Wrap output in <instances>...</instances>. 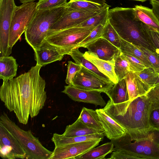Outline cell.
Segmentation results:
<instances>
[{
    "mask_svg": "<svg viewBox=\"0 0 159 159\" xmlns=\"http://www.w3.org/2000/svg\"><path fill=\"white\" fill-rule=\"evenodd\" d=\"M42 67L36 64L27 72L3 81L0 87L1 100L24 125L27 124L30 116L33 118L39 114L47 98L45 81L40 75Z\"/></svg>",
    "mask_w": 159,
    "mask_h": 159,
    "instance_id": "obj_1",
    "label": "cell"
},
{
    "mask_svg": "<svg viewBox=\"0 0 159 159\" xmlns=\"http://www.w3.org/2000/svg\"><path fill=\"white\" fill-rule=\"evenodd\" d=\"M102 109L126 130L132 140L144 139L153 131L149 121L151 105L147 94L116 104L110 99Z\"/></svg>",
    "mask_w": 159,
    "mask_h": 159,
    "instance_id": "obj_2",
    "label": "cell"
},
{
    "mask_svg": "<svg viewBox=\"0 0 159 159\" xmlns=\"http://www.w3.org/2000/svg\"><path fill=\"white\" fill-rule=\"evenodd\" d=\"M108 19L120 38L158 53L146 37L142 22L136 17L134 8L116 7L109 9Z\"/></svg>",
    "mask_w": 159,
    "mask_h": 159,
    "instance_id": "obj_3",
    "label": "cell"
},
{
    "mask_svg": "<svg viewBox=\"0 0 159 159\" xmlns=\"http://www.w3.org/2000/svg\"><path fill=\"white\" fill-rule=\"evenodd\" d=\"M66 4L50 9L37 10L24 32L27 42L34 51L44 42L50 29L66 11Z\"/></svg>",
    "mask_w": 159,
    "mask_h": 159,
    "instance_id": "obj_4",
    "label": "cell"
},
{
    "mask_svg": "<svg viewBox=\"0 0 159 159\" xmlns=\"http://www.w3.org/2000/svg\"><path fill=\"white\" fill-rule=\"evenodd\" d=\"M115 148L126 153L129 159H159V132H151L148 137L139 141L131 140L127 133L115 140H111Z\"/></svg>",
    "mask_w": 159,
    "mask_h": 159,
    "instance_id": "obj_5",
    "label": "cell"
},
{
    "mask_svg": "<svg viewBox=\"0 0 159 159\" xmlns=\"http://www.w3.org/2000/svg\"><path fill=\"white\" fill-rule=\"evenodd\" d=\"M0 123L16 139L25 151L26 159H49L52 152L44 147L38 138L34 136L31 130L21 129L3 112L0 117Z\"/></svg>",
    "mask_w": 159,
    "mask_h": 159,
    "instance_id": "obj_6",
    "label": "cell"
},
{
    "mask_svg": "<svg viewBox=\"0 0 159 159\" xmlns=\"http://www.w3.org/2000/svg\"><path fill=\"white\" fill-rule=\"evenodd\" d=\"M93 29L73 27L57 31L48 35L44 42L56 48L62 54L69 55Z\"/></svg>",
    "mask_w": 159,
    "mask_h": 159,
    "instance_id": "obj_7",
    "label": "cell"
},
{
    "mask_svg": "<svg viewBox=\"0 0 159 159\" xmlns=\"http://www.w3.org/2000/svg\"><path fill=\"white\" fill-rule=\"evenodd\" d=\"M36 3L28 2L16 6L10 28L9 47L11 50L31 21L37 11Z\"/></svg>",
    "mask_w": 159,
    "mask_h": 159,
    "instance_id": "obj_8",
    "label": "cell"
},
{
    "mask_svg": "<svg viewBox=\"0 0 159 159\" xmlns=\"http://www.w3.org/2000/svg\"><path fill=\"white\" fill-rule=\"evenodd\" d=\"M16 6L14 0H0V57L9 56L10 32Z\"/></svg>",
    "mask_w": 159,
    "mask_h": 159,
    "instance_id": "obj_9",
    "label": "cell"
},
{
    "mask_svg": "<svg viewBox=\"0 0 159 159\" xmlns=\"http://www.w3.org/2000/svg\"><path fill=\"white\" fill-rule=\"evenodd\" d=\"M103 80L97 75L81 66L80 70L75 75L72 85L86 90H98L105 93L114 85Z\"/></svg>",
    "mask_w": 159,
    "mask_h": 159,
    "instance_id": "obj_10",
    "label": "cell"
},
{
    "mask_svg": "<svg viewBox=\"0 0 159 159\" xmlns=\"http://www.w3.org/2000/svg\"><path fill=\"white\" fill-rule=\"evenodd\" d=\"M0 156L2 159H26V153L16 139L0 123Z\"/></svg>",
    "mask_w": 159,
    "mask_h": 159,
    "instance_id": "obj_11",
    "label": "cell"
},
{
    "mask_svg": "<svg viewBox=\"0 0 159 159\" xmlns=\"http://www.w3.org/2000/svg\"><path fill=\"white\" fill-rule=\"evenodd\" d=\"M105 9L95 11H74L69 10L66 7L64 13L49 30L47 36L57 31L75 27Z\"/></svg>",
    "mask_w": 159,
    "mask_h": 159,
    "instance_id": "obj_12",
    "label": "cell"
},
{
    "mask_svg": "<svg viewBox=\"0 0 159 159\" xmlns=\"http://www.w3.org/2000/svg\"><path fill=\"white\" fill-rule=\"evenodd\" d=\"M102 139L70 143L55 147L49 159H74L98 145Z\"/></svg>",
    "mask_w": 159,
    "mask_h": 159,
    "instance_id": "obj_13",
    "label": "cell"
},
{
    "mask_svg": "<svg viewBox=\"0 0 159 159\" xmlns=\"http://www.w3.org/2000/svg\"><path fill=\"white\" fill-rule=\"evenodd\" d=\"M84 48L99 59L114 64L115 60L120 51V49L102 37L91 41Z\"/></svg>",
    "mask_w": 159,
    "mask_h": 159,
    "instance_id": "obj_14",
    "label": "cell"
},
{
    "mask_svg": "<svg viewBox=\"0 0 159 159\" xmlns=\"http://www.w3.org/2000/svg\"><path fill=\"white\" fill-rule=\"evenodd\" d=\"M62 92L75 101L92 104L96 107L99 105L104 107L107 104L101 95V91L86 90L68 85L64 86Z\"/></svg>",
    "mask_w": 159,
    "mask_h": 159,
    "instance_id": "obj_15",
    "label": "cell"
},
{
    "mask_svg": "<svg viewBox=\"0 0 159 159\" xmlns=\"http://www.w3.org/2000/svg\"><path fill=\"white\" fill-rule=\"evenodd\" d=\"M102 126L104 133L111 140L117 139L125 135L126 130L120 124L108 115L102 109L95 110Z\"/></svg>",
    "mask_w": 159,
    "mask_h": 159,
    "instance_id": "obj_16",
    "label": "cell"
},
{
    "mask_svg": "<svg viewBox=\"0 0 159 159\" xmlns=\"http://www.w3.org/2000/svg\"><path fill=\"white\" fill-rule=\"evenodd\" d=\"M126 82L129 100L146 95L151 88L144 83L134 72L129 71L124 78Z\"/></svg>",
    "mask_w": 159,
    "mask_h": 159,
    "instance_id": "obj_17",
    "label": "cell"
},
{
    "mask_svg": "<svg viewBox=\"0 0 159 159\" xmlns=\"http://www.w3.org/2000/svg\"><path fill=\"white\" fill-rule=\"evenodd\" d=\"M34 51L36 64L42 66L55 61H60L64 56L45 42Z\"/></svg>",
    "mask_w": 159,
    "mask_h": 159,
    "instance_id": "obj_18",
    "label": "cell"
},
{
    "mask_svg": "<svg viewBox=\"0 0 159 159\" xmlns=\"http://www.w3.org/2000/svg\"><path fill=\"white\" fill-rule=\"evenodd\" d=\"M84 57L92 62L102 73L107 76L114 84L118 81L114 71L115 64L99 59L89 51L84 53Z\"/></svg>",
    "mask_w": 159,
    "mask_h": 159,
    "instance_id": "obj_19",
    "label": "cell"
},
{
    "mask_svg": "<svg viewBox=\"0 0 159 159\" xmlns=\"http://www.w3.org/2000/svg\"><path fill=\"white\" fill-rule=\"evenodd\" d=\"M105 134L104 132L99 134H89L84 136L67 137L62 134L55 133L52 139L55 147L62 146L66 144L80 143L85 141L98 139H103Z\"/></svg>",
    "mask_w": 159,
    "mask_h": 159,
    "instance_id": "obj_20",
    "label": "cell"
},
{
    "mask_svg": "<svg viewBox=\"0 0 159 159\" xmlns=\"http://www.w3.org/2000/svg\"><path fill=\"white\" fill-rule=\"evenodd\" d=\"M104 132L98 130L86 124L78 117L71 125L66 126L62 135L67 137H75L99 134Z\"/></svg>",
    "mask_w": 159,
    "mask_h": 159,
    "instance_id": "obj_21",
    "label": "cell"
},
{
    "mask_svg": "<svg viewBox=\"0 0 159 159\" xmlns=\"http://www.w3.org/2000/svg\"><path fill=\"white\" fill-rule=\"evenodd\" d=\"M137 18L145 25L159 31V21L152 9L136 5L134 8Z\"/></svg>",
    "mask_w": 159,
    "mask_h": 159,
    "instance_id": "obj_22",
    "label": "cell"
},
{
    "mask_svg": "<svg viewBox=\"0 0 159 159\" xmlns=\"http://www.w3.org/2000/svg\"><path fill=\"white\" fill-rule=\"evenodd\" d=\"M18 65L12 56L0 57V78L3 81L12 80L16 75Z\"/></svg>",
    "mask_w": 159,
    "mask_h": 159,
    "instance_id": "obj_23",
    "label": "cell"
},
{
    "mask_svg": "<svg viewBox=\"0 0 159 159\" xmlns=\"http://www.w3.org/2000/svg\"><path fill=\"white\" fill-rule=\"evenodd\" d=\"M115 104L129 100L126 82L125 78L119 80L114 86L105 92Z\"/></svg>",
    "mask_w": 159,
    "mask_h": 159,
    "instance_id": "obj_24",
    "label": "cell"
},
{
    "mask_svg": "<svg viewBox=\"0 0 159 159\" xmlns=\"http://www.w3.org/2000/svg\"><path fill=\"white\" fill-rule=\"evenodd\" d=\"M114 145L111 141L105 143L75 157L74 159H105V157L113 151Z\"/></svg>",
    "mask_w": 159,
    "mask_h": 159,
    "instance_id": "obj_25",
    "label": "cell"
},
{
    "mask_svg": "<svg viewBox=\"0 0 159 159\" xmlns=\"http://www.w3.org/2000/svg\"><path fill=\"white\" fill-rule=\"evenodd\" d=\"M69 55L76 63L84 66L105 81L112 82L107 76L101 72L92 62L84 57V53L79 50V48L72 50Z\"/></svg>",
    "mask_w": 159,
    "mask_h": 159,
    "instance_id": "obj_26",
    "label": "cell"
},
{
    "mask_svg": "<svg viewBox=\"0 0 159 159\" xmlns=\"http://www.w3.org/2000/svg\"><path fill=\"white\" fill-rule=\"evenodd\" d=\"M66 5L69 9L74 11H95L111 7L106 3L101 5L89 1L74 0H70Z\"/></svg>",
    "mask_w": 159,
    "mask_h": 159,
    "instance_id": "obj_27",
    "label": "cell"
},
{
    "mask_svg": "<svg viewBox=\"0 0 159 159\" xmlns=\"http://www.w3.org/2000/svg\"><path fill=\"white\" fill-rule=\"evenodd\" d=\"M120 49L123 53L129 54L143 62L147 67H152L151 64L143 52L137 46L120 38Z\"/></svg>",
    "mask_w": 159,
    "mask_h": 159,
    "instance_id": "obj_28",
    "label": "cell"
},
{
    "mask_svg": "<svg viewBox=\"0 0 159 159\" xmlns=\"http://www.w3.org/2000/svg\"><path fill=\"white\" fill-rule=\"evenodd\" d=\"M79 117L88 126L98 130L104 132L96 110L84 107Z\"/></svg>",
    "mask_w": 159,
    "mask_h": 159,
    "instance_id": "obj_29",
    "label": "cell"
},
{
    "mask_svg": "<svg viewBox=\"0 0 159 159\" xmlns=\"http://www.w3.org/2000/svg\"><path fill=\"white\" fill-rule=\"evenodd\" d=\"M109 7L107 8L98 14L84 21L75 27L94 29L100 24L105 25L108 20Z\"/></svg>",
    "mask_w": 159,
    "mask_h": 159,
    "instance_id": "obj_30",
    "label": "cell"
},
{
    "mask_svg": "<svg viewBox=\"0 0 159 159\" xmlns=\"http://www.w3.org/2000/svg\"><path fill=\"white\" fill-rule=\"evenodd\" d=\"M114 71L119 80L124 78L130 71L129 62L121 51L115 60Z\"/></svg>",
    "mask_w": 159,
    "mask_h": 159,
    "instance_id": "obj_31",
    "label": "cell"
},
{
    "mask_svg": "<svg viewBox=\"0 0 159 159\" xmlns=\"http://www.w3.org/2000/svg\"><path fill=\"white\" fill-rule=\"evenodd\" d=\"M134 72L151 88L154 86L159 77V73L151 67H147L140 72Z\"/></svg>",
    "mask_w": 159,
    "mask_h": 159,
    "instance_id": "obj_32",
    "label": "cell"
},
{
    "mask_svg": "<svg viewBox=\"0 0 159 159\" xmlns=\"http://www.w3.org/2000/svg\"><path fill=\"white\" fill-rule=\"evenodd\" d=\"M102 37L106 39L119 48L120 46V38L108 20L104 26Z\"/></svg>",
    "mask_w": 159,
    "mask_h": 159,
    "instance_id": "obj_33",
    "label": "cell"
},
{
    "mask_svg": "<svg viewBox=\"0 0 159 159\" xmlns=\"http://www.w3.org/2000/svg\"><path fill=\"white\" fill-rule=\"evenodd\" d=\"M142 26L146 37L156 48L159 54V31L142 22Z\"/></svg>",
    "mask_w": 159,
    "mask_h": 159,
    "instance_id": "obj_34",
    "label": "cell"
},
{
    "mask_svg": "<svg viewBox=\"0 0 159 159\" xmlns=\"http://www.w3.org/2000/svg\"><path fill=\"white\" fill-rule=\"evenodd\" d=\"M105 25L100 24L94 29L89 35L78 44L76 48L84 47L89 43L95 39L102 37L103 30Z\"/></svg>",
    "mask_w": 159,
    "mask_h": 159,
    "instance_id": "obj_35",
    "label": "cell"
},
{
    "mask_svg": "<svg viewBox=\"0 0 159 159\" xmlns=\"http://www.w3.org/2000/svg\"><path fill=\"white\" fill-rule=\"evenodd\" d=\"M67 0H39L36 3L37 10L50 9L66 4Z\"/></svg>",
    "mask_w": 159,
    "mask_h": 159,
    "instance_id": "obj_36",
    "label": "cell"
},
{
    "mask_svg": "<svg viewBox=\"0 0 159 159\" xmlns=\"http://www.w3.org/2000/svg\"><path fill=\"white\" fill-rule=\"evenodd\" d=\"M123 53L129 62L130 71L133 72H140L147 67L139 59L128 54Z\"/></svg>",
    "mask_w": 159,
    "mask_h": 159,
    "instance_id": "obj_37",
    "label": "cell"
},
{
    "mask_svg": "<svg viewBox=\"0 0 159 159\" xmlns=\"http://www.w3.org/2000/svg\"><path fill=\"white\" fill-rule=\"evenodd\" d=\"M150 62L152 68L159 67V54L143 46H138Z\"/></svg>",
    "mask_w": 159,
    "mask_h": 159,
    "instance_id": "obj_38",
    "label": "cell"
},
{
    "mask_svg": "<svg viewBox=\"0 0 159 159\" xmlns=\"http://www.w3.org/2000/svg\"><path fill=\"white\" fill-rule=\"evenodd\" d=\"M151 105V110L159 109V85L152 87L147 94Z\"/></svg>",
    "mask_w": 159,
    "mask_h": 159,
    "instance_id": "obj_39",
    "label": "cell"
},
{
    "mask_svg": "<svg viewBox=\"0 0 159 159\" xmlns=\"http://www.w3.org/2000/svg\"><path fill=\"white\" fill-rule=\"evenodd\" d=\"M81 67V66L79 64L71 61H68L67 74L65 80V82L67 84H71L75 75L80 70Z\"/></svg>",
    "mask_w": 159,
    "mask_h": 159,
    "instance_id": "obj_40",
    "label": "cell"
},
{
    "mask_svg": "<svg viewBox=\"0 0 159 159\" xmlns=\"http://www.w3.org/2000/svg\"><path fill=\"white\" fill-rule=\"evenodd\" d=\"M149 121L152 130L159 132V109L151 110Z\"/></svg>",
    "mask_w": 159,
    "mask_h": 159,
    "instance_id": "obj_41",
    "label": "cell"
},
{
    "mask_svg": "<svg viewBox=\"0 0 159 159\" xmlns=\"http://www.w3.org/2000/svg\"><path fill=\"white\" fill-rule=\"evenodd\" d=\"M150 4L152 7L153 11L159 21V3L150 0Z\"/></svg>",
    "mask_w": 159,
    "mask_h": 159,
    "instance_id": "obj_42",
    "label": "cell"
},
{
    "mask_svg": "<svg viewBox=\"0 0 159 159\" xmlns=\"http://www.w3.org/2000/svg\"><path fill=\"white\" fill-rule=\"evenodd\" d=\"M79 0V1H85L91 2L95 3L101 5H103L106 3L105 0Z\"/></svg>",
    "mask_w": 159,
    "mask_h": 159,
    "instance_id": "obj_43",
    "label": "cell"
},
{
    "mask_svg": "<svg viewBox=\"0 0 159 159\" xmlns=\"http://www.w3.org/2000/svg\"><path fill=\"white\" fill-rule=\"evenodd\" d=\"M36 0H20L21 3H25L30 2H34Z\"/></svg>",
    "mask_w": 159,
    "mask_h": 159,
    "instance_id": "obj_44",
    "label": "cell"
},
{
    "mask_svg": "<svg viewBox=\"0 0 159 159\" xmlns=\"http://www.w3.org/2000/svg\"><path fill=\"white\" fill-rule=\"evenodd\" d=\"M159 85V77L157 80L156 83H155V84H154V85L153 86H156V85Z\"/></svg>",
    "mask_w": 159,
    "mask_h": 159,
    "instance_id": "obj_45",
    "label": "cell"
},
{
    "mask_svg": "<svg viewBox=\"0 0 159 159\" xmlns=\"http://www.w3.org/2000/svg\"><path fill=\"white\" fill-rule=\"evenodd\" d=\"M134 0V1H140L142 2H145L146 1L149 0Z\"/></svg>",
    "mask_w": 159,
    "mask_h": 159,
    "instance_id": "obj_46",
    "label": "cell"
},
{
    "mask_svg": "<svg viewBox=\"0 0 159 159\" xmlns=\"http://www.w3.org/2000/svg\"><path fill=\"white\" fill-rule=\"evenodd\" d=\"M154 69L156 72L159 73V67L157 68Z\"/></svg>",
    "mask_w": 159,
    "mask_h": 159,
    "instance_id": "obj_47",
    "label": "cell"
},
{
    "mask_svg": "<svg viewBox=\"0 0 159 159\" xmlns=\"http://www.w3.org/2000/svg\"><path fill=\"white\" fill-rule=\"evenodd\" d=\"M159 3V0H151Z\"/></svg>",
    "mask_w": 159,
    "mask_h": 159,
    "instance_id": "obj_48",
    "label": "cell"
}]
</instances>
